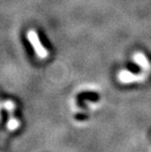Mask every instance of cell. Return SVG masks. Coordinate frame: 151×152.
I'll list each match as a JSON object with an SVG mask.
<instances>
[{
	"instance_id": "6da1fadb",
	"label": "cell",
	"mask_w": 151,
	"mask_h": 152,
	"mask_svg": "<svg viewBox=\"0 0 151 152\" xmlns=\"http://www.w3.org/2000/svg\"><path fill=\"white\" fill-rule=\"evenodd\" d=\"M27 38L28 40V42L31 43V45L33 46L35 54L37 55V57H39L40 59H45L48 57V51L45 47L43 46L42 43L39 39V37L36 34V31L34 30H30L27 33Z\"/></svg>"
},
{
	"instance_id": "7a4b0ae2",
	"label": "cell",
	"mask_w": 151,
	"mask_h": 152,
	"mask_svg": "<svg viewBox=\"0 0 151 152\" xmlns=\"http://www.w3.org/2000/svg\"><path fill=\"white\" fill-rule=\"evenodd\" d=\"M146 75L142 74H133L127 70H122L118 75V79L123 83H130L133 82H142L145 80Z\"/></svg>"
},
{
	"instance_id": "3957f363",
	"label": "cell",
	"mask_w": 151,
	"mask_h": 152,
	"mask_svg": "<svg viewBox=\"0 0 151 152\" xmlns=\"http://www.w3.org/2000/svg\"><path fill=\"white\" fill-rule=\"evenodd\" d=\"M133 61L137 66L141 68V70L145 73H148L151 71V64L147 57L142 52H136L133 56Z\"/></svg>"
}]
</instances>
